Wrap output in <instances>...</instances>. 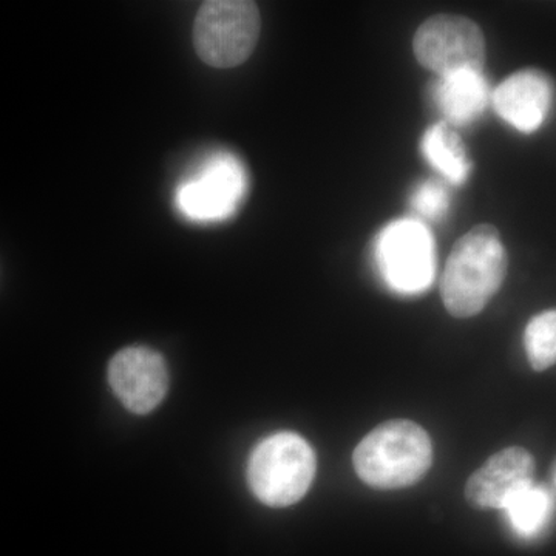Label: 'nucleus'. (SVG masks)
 Instances as JSON below:
<instances>
[{
	"instance_id": "f257e3e1",
	"label": "nucleus",
	"mask_w": 556,
	"mask_h": 556,
	"mask_svg": "<svg viewBox=\"0 0 556 556\" xmlns=\"http://www.w3.org/2000/svg\"><path fill=\"white\" fill-rule=\"evenodd\" d=\"M507 274L506 249L500 232L479 225L460 237L450 252L441 295L452 316H477L500 291Z\"/></svg>"
},
{
	"instance_id": "f03ea898",
	"label": "nucleus",
	"mask_w": 556,
	"mask_h": 556,
	"mask_svg": "<svg viewBox=\"0 0 556 556\" xmlns=\"http://www.w3.org/2000/svg\"><path fill=\"white\" fill-rule=\"evenodd\" d=\"M354 468L376 489H404L420 481L433 463V445L412 420H388L362 439L354 450Z\"/></svg>"
},
{
	"instance_id": "7ed1b4c3",
	"label": "nucleus",
	"mask_w": 556,
	"mask_h": 556,
	"mask_svg": "<svg viewBox=\"0 0 556 556\" xmlns=\"http://www.w3.org/2000/svg\"><path fill=\"white\" fill-rule=\"evenodd\" d=\"M317 460L308 442L291 431H281L260 442L248 466L254 495L270 507L299 503L316 477Z\"/></svg>"
},
{
	"instance_id": "20e7f679",
	"label": "nucleus",
	"mask_w": 556,
	"mask_h": 556,
	"mask_svg": "<svg viewBox=\"0 0 556 556\" xmlns=\"http://www.w3.org/2000/svg\"><path fill=\"white\" fill-rule=\"evenodd\" d=\"M260 36L257 3L211 0L201 5L193 30L200 60L215 68H232L251 56Z\"/></svg>"
},
{
	"instance_id": "39448f33",
	"label": "nucleus",
	"mask_w": 556,
	"mask_h": 556,
	"mask_svg": "<svg viewBox=\"0 0 556 556\" xmlns=\"http://www.w3.org/2000/svg\"><path fill=\"white\" fill-rule=\"evenodd\" d=\"M375 258L387 287L397 294H420L433 283L434 240L417 219H397L388 225L376 240Z\"/></svg>"
},
{
	"instance_id": "423d86ee",
	"label": "nucleus",
	"mask_w": 556,
	"mask_h": 556,
	"mask_svg": "<svg viewBox=\"0 0 556 556\" xmlns=\"http://www.w3.org/2000/svg\"><path fill=\"white\" fill-rule=\"evenodd\" d=\"M417 61L441 76L459 72H482L485 39L473 21L463 16L430 17L413 40Z\"/></svg>"
},
{
	"instance_id": "0eeeda50",
	"label": "nucleus",
	"mask_w": 556,
	"mask_h": 556,
	"mask_svg": "<svg viewBox=\"0 0 556 556\" xmlns=\"http://www.w3.org/2000/svg\"><path fill=\"white\" fill-rule=\"evenodd\" d=\"M248 190L243 164L229 153H217L204 163L195 177L182 182L177 192L179 211L197 222L228 218L237 211Z\"/></svg>"
},
{
	"instance_id": "6e6552de",
	"label": "nucleus",
	"mask_w": 556,
	"mask_h": 556,
	"mask_svg": "<svg viewBox=\"0 0 556 556\" xmlns=\"http://www.w3.org/2000/svg\"><path fill=\"white\" fill-rule=\"evenodd\" d=\"M109 380L119 401L137 415L159 407L169 388L166 362L144 346L119 351L110 362Z\"/></svg>"
},
{
	"instance_id": "1a4fd4ad",
	"label": "nucleus",
	"mask_w": 556,
	"mask_h": 556,
	"mask_svg": "<svg viewBox=\"0 0 556 556\" xmlns=\"http://www.w3.org/2000/svg\"><path fill=\"white\" fill-rule=\"evenodd\" d=\"M535 460L527 450L510 447L490 456L471 475L466 500L477 508H506L507 504L533 484Z\"/></svg>"
},
{
	"instance_id": "9d476101",
	"label": "nucleus",
	"mask_w": 556,
	"mask_h": 556,
	"mask_svg": "<svg viewBox=\"0 0 556 556\" xmlns=\"http://www.w3.org/2000/svg\"><path fill=\"white\" fill-rule=\"evenodd\" d=\"M554 101V84L540 70H521L508 76L493 94L497 115L522 134L543 126Z\"/></svg>"
},
{
	"instance_id": "9b49d317",
	"label": "nucleus",
	"mask_w": 556,
	"mask_h": 556,
	"mask_svg": "<svg viewBox=\"0 0 556 556\" xmlns=\"http://www.w3.org/2000/svg\"><path fill=\"white\" fill-rule=\"evenodd\" d=\"M439 112L453 126H467L484 112L489 86L482 72H459L441 76L433 87Z\"/></svg>"
},
{
	"instance_id": "f8f14e48",
	"label": "nucleus",
	"mask_w": 556,
	"mask_h": 556,
	"mask_svg": "<svg viewBox=\"0 0 556 556\" xmlns=\"http://www.w3.org/2000/svg\"><path fill=\"white\" fill-rule=\"evenodd\" d=\"M420 149L428 163L453 185H463L470 175L471 163L467 159L466 146L448 124L439 123L430 127L422 137Z\"/></svg>"
},
{
	"instance_id": "ddd939ff",
	"label": "nucleus",
	"mask_w": 556,
	"mask_h": 556,
	"mask_svg": "<svg viewBox=\"0 0 556 556\" xmlns=\"http://www.w3.org/2000/svg\"><path fill=\"white\" fill-rule=\"evenodd\" d=\"M552 508L554 503L547 490L532 484L519 492L504 510L507 511L511 529L519 536L532 538L547 526Z\"/></svg>"
},
{
	"instance_id": "4468645a",
	"label": "nucleus",
	"mask_w": 556,
	"mask_h": 556,
	"mask_svg": "<svg viewBox=\"0 0 556 556\" xmlns=\"http://www.w3.org/2000/svg\"><path fill=\"white\" fill-rule=\"evenodd\" d=\"M527 358L535 371H544L556 364V309L538 314L525 332Z\"/></svg>"
},
{
	"instance_id": "2eb2a0df",
	"label": "nucleus",
	"mask_w": 556,
	"mask_h": 556,
	"mask_svg": "<svg viewBox=\"0 0 556 556\" xmlns=\"http://www.w3.org/2000/svg\"><path fill=\"white\" fill-rule=\"evenodd\" d=\"M450 199L447 189L438 181H426L417 186L412 195V207L416 214L428 219H441L447 214Z\"/></svg>"
}]
</instances>
